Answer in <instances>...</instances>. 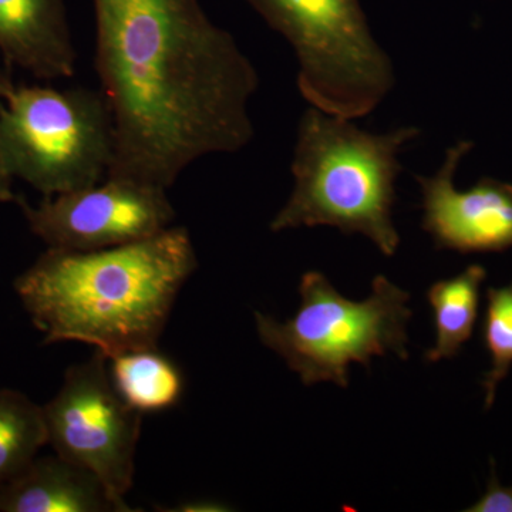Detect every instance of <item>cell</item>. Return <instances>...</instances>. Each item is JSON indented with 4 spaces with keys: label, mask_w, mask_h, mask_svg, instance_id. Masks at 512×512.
I'll return each instance as SVG.
<instances>
[{
    "label": "cell",
    "mask_w": 512,
    "mask_h": 512,
    "mask_svg": "<svg viewBox=\"0 0 512 512\" xmlns=\"http://www.w3.org/2000/svg\"><path fill=\"white\" fill-rule=\"evenodd\" d=\"M473 147V141H458L436 174L414 175L421 192V228L437 249L504 252L512 248V184L483 178L468 191L454 185L458 165Z\"/></svg>",
    "instance_id": "9c48e42d"
},
{
    "label": "cell",
    "mask_w": 512,
    "mask_h": 512,
    "mask_svg": "<svg viewBox=\"0 0 512 512\" xmlns=\"http://www.w3.org/2000/svg\"><path fill=\"white\" fill-rule=\"evenodd\" d=\"M301 305L293 318L278 322L255 312L256 330L266 348L285 360L305 386L330 382L349 387V366L359 363L370 370L375 356L394 353L409 359L407 306L409 292L377 275L372 295L350 301L336 291L322 272L302 275Z\"/></svg>",
    "instance_id": "277c9868"
},
{
    "label": "cell",
    "mask_w": 512,
    "mask_h": 512,
    "mask_svg": "<svg viewBox=\"0 0 512 512\" xmlns=\"http://www.w3.org/2000/svg\"><path fill=\"white\" fill-rule=\"evenodd\" d=\"M0 52L36 79L72 77L77 55L66 0H0Z\"/></svg>",
    "instance_id": "30bf717a"
},
{
    "label": "cell",
    "mask_w": 512,
    "mask_h": 512,
    "mask_svg": "<svg viewBox=\"0 0 512 512\" xmlns=\"http://www.w3.org/2000/svg\"><path fill=\"white\" fill-rule=\"evenodd\" d=\"M46 444L43 406L16 390L0 389V487L19 476Z\"/></svg>",
    "instance_id": "5bb4252c"
},
{
    "label": "cell",
    "mask_w": 512,
    "mask_h": 512,
    "mask_svg": "<svg viewBox=\"0 0 512 512\" xmlns=\"http://www.w3.org/2000/svg\"><path fill=\"white\" fill-rule=\"evenodd\" d=\"M420 134L414 126L369 133L352 119L309 106L296 133L293 190L269 228L282 232L326 225L363 235L384 256H393L400 245L393 222L399 156Z\"/></svg>",
    "instance_id": "3957f363"
},
{
    "label": "cell",
    "mask_w": 512,
    "mask_h": 512,
    "mask_svg": "<svg viewBox=\"0 0 512 512\" xmlns=\"http://www.w3.org/2000/svg\"><path fill=\"white\" fill-rule=\"evenodd\" d=\"M168 190L123 178L50 195L37 205L16 198L30 231L47 248L99 251L120 247L173 227Z\"/></svg>",
    "instance_id": "ba28073f"
},
{
    "label": "cell",
    "mask_w": 512,
    "mask_h": 512,
    "mask_svg": "<svg viewBox=\"0 0 512 512\" xmlns=\"http://www.w3.org/2000/svg\"><path fill=\"white\" fill-rule=\"evenodd\" d=\"M12 80L6 76L5 73L0 72V100L5 99L6 96L13 90Z\"/></svg>",
    "instance_id": "d6986e66"
},
{
    "label": "cell",
    "mask_w": 512,
    "mask_h": 512,
    "mask_svg": "<svg viewBox=\"0 0 512 512\" xmlns=\"http://www.w3.org/2000/svg\"><path fill=\"white\" fill-rule=\"evenodd\" d=\"M0 512H119L92 471L66 458L36 457L0 487Z\"/></svg>",
    "instance_id": "8fae6325"
},
{
    "label": "cell",
    "mask_w": 512,
    "mask_h": 512,
    "mask_svg": "<svg viewBox=\"0 0 512 512\" xmlns=\"http://www.w3.org/2000/svg\"><path fill=\"white\" fill-rule=\"evenodd\" d=\"M110 360L111 382L137 412H161L180 402L183 375L158 348L131 350Z\"/></svg>",
    "instance_id": "4fadbf2b"
},
{
    "label": "cell",
    "mask_w": 512,
    "mask_h": 512,
    "mask_svg": "<svg viewBox=\"0 0 512 512\" xmlns=\"http://www.w3.org/2000/svg\"><path fill=\"white\" fill-rule=\"evenodd\" d=\"M107 357L74 365L45 410L49 444L57 456L92 471L119 512H134L126 497L134 483L143 413L124 402L111 382Z\"/></svg>",
    "instance_id": "52a82bcc"
},
{
    "label": "cell",
    "mask_w": 512,
    "mask_h": 512,
    "mask_svg": "<svg viewBox=\"0 0 512 512\" xmlns=\"http://www.w3.org/2000/svg\"><path fill=\"white\" fill-rule=\"evenodd\" d=\"M491 477L483 497L468 512H512V487H503L498 483L494 463H491Z\"/></svg>",
    "instance_id": "2e32d148"
},
{
    "label": "cell",
    "mask_w": 512,
    "mask_h": 512,
    "mask_svg": "<svg viewBox=\"0 0 512 512\" xmlns=\"http://www.w3.org/2000/svg\"><path fill=\"white\" fill-rule=\"evenodd\" d=\"M96 69L113 119L106 177L170 190L190 165L254 138V64L200 0H93Z\"/></svg>",
    "instance_id": "6da1fadb"
},
{
    "label": "cell",
    "mask_w": 512,
    "mask_h": 512,
    "mask_svg": "<svg viewBox=\"0 0 512 512\" xmlns=\"http://www.w3.org/2000/svg\"><path fill=\"white\" fill-rule=\"evenodd\" d=\"M485 278L484 266L473 264L460 275L430 286L426 296L433 309L436 342L424 355L426 362L437 363L460 355L476 328Z\"/></svg>",
    "instance_id": "7c38bea8"
},
{
    "label": "cell",
    "mask_w": 512,
    "mask_h": 512,
    "mask_svg": "<svg viewBox=\"0 0 512 512\" xmlns=\"http://www.w3.org/2000/svg\"><path fill=\"white\" fill-rule=\"evenodd\" d=\"M197 268L190 232L99 249L47 248L15 281L43 343L80 342L107 359L156 349L175 299Z\"/></svg>",
    "instance_id": "7a4b0ae2"
},
{
    "label": "cell",
    "mask_w": 512,
    "mask_h": 512,
    "mask_svg": "<svg viewBox=\"0 0 512 512\" xmlns=\"http://www.w3.org/2000/svg\"><path fill=\"white\" fill-rule=\"evenodd\" d=\"M0 147L13 177L45 197L90 187L113 158L109 104L84 87L15 86L0 100Z\"/></svg>",
    "instance_id": "8992f818"
},
{
    "label": "cell",
    "mask_w": 512,
    "mask_h": 512,
    "mask_svg": "<svg viewBox=\"0 0 512 512\" xmlns=\"http://www.w3.org/2000/svg\"><path fill=\"white\" fill-rule=\"evenodd\" d=\"M168 512H222L228 511L227 505L211 500H191L175 505L173 508H167Z\"/></svg>",
    "instance_id": "e0dca14e"
},
{
    "label": "cell",
    "mask_w": 512,
    "mask_h": 512,
    "mask_svg": "<svg viewBox=\"0 0 512 512\" xmlns=\"http://www.w3.org/2000/svg\"><path fill=\"white\" fill-rule=\"evenodd\" d=\"M245 2L292 47L298 89L309 106L355 120L392 92V59L373 36L360 0Z\"/></svg>",
    "instance_id": "5b68a950"
},
{
    "label": "cell",
    "mask_w": 512,
    "mask_h": 512,
    "mask_svg": "<svg viewBox=\"0 0 512 512\" xmlns=\"http://www.w3.org/2000/svg\"><path fill=\"white\" fill-rule=\"evenodd\" d=\"M483 320V343L491 359L481 386L485 410L491 409L497 389L512 367V282L503 288H488Z\"/></svg>",
    "instance_id": "9a60e30c"
},
{
    "label": "cell",
    "mask_w": 512,
    "mask_h": 512,
    "mask_svg": "<svg viewBox=\"0 0 512 512\" xmlns=\"http://www.w3.org/2000/svg\"><path fill=\"white\" fill-rule=\"evenodd\" d=\"M13 178L15 177L10 173L9 165L0 147V204L16 200L12 190Z\"/></svg>",
    "instance_id": "ac0fdd59"
}]
</instances>
